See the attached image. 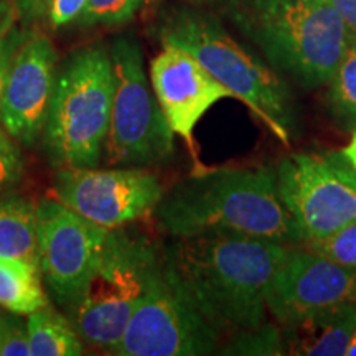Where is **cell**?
Here are the masks:
<instances>
[{"label": "cell", "instance_id": "29", "mask_svg": "<svg viewBox=\"0 0 356 356\" xmlns=\"http://www.w3.org/2000/svg\"><path fill=\"white\" fill-rule=\"evenodd\" d=\"M340 152L346 159V162H348L350 165L356 170V129L353 131V134H351V139L348 142V145L343 147Z\"/></svg>", "mask_w": 356, "mask_h": 356}, {"label": "cell", "instance_id": "19", "mask_svg": "<svg viewBox=\"0 0 356 356\" xmlns=\"http://www.w3.org/2000/svg\"><path fill=\"white\" fill-rule=\"evenodd\" d=\"M327 102L332 118L345 131L356 129V37L350 35L340 63L330 78Z\"/></svg>", "mask_w": 356, "mask_h": 356}, {"label": "cell", "instance_id": "2", "mask_svg": "<svg viewBox=\"0 0 356 356\" xmlns=\"http://www.w3.org/2000/svg\"><path fill=\"white\" fill-rule=\"evenodd\" d=\"M154 213L173 238L233 233L286 246L304 241L280 202L273 168H200L163 195Z\"/></svg>", "mask_w": 356, "mask_h": 356}, {"label": "cell", "instance_id": "23", "mask_svg": "<svg viewBox=\"0 0 356 356\" xmlns=\"http://www.w3.org/2000/svg\"><path fill=\"white\" fill-rule=\"evenodd\" d=\"M24 165L19 145L0 124V191L19 184L24 175Z\"/></svg>", "mask_w": 356, "mask_h": 356}, {"label": "cell", "instance_id": "4", "mask_svg": "<svg viewBox=\"0 0 356 356\" xmlns=\"http://www.w3.org/2000/svg\"><path fill=\"white\" fill-rule=\"evenodd\" d=\"M160 40L193 55L277 139L291 144L297 131V111L287 83L236 42L216 19L202 12L178 10L160 26Z\"/></svg>", "mask_w": 356, "mask_h": 356}, {"label": "cell", "instance_id": "5", "mask_svg": "<svg viewBox=\"0 0 356 356\" xmlns=\"http://www.w3.org/2000/svg\"><path fill=\"white\" fill-rule=\"evenodd\" d=\"M114 96L111 55L102 47L74 53L56 74L44 144L61 168L96 167L108 137Z\"/></svg>", "mask_w": 356, "mask_h": 356}, {"label": "cell", "instance_id": "15", "mask_svg": "<svg viewBox=\"0 0 356 356\" xmlns=\"http://www.w3.org/2000/svg\"><path fill=\"white\" fill-rule=\"evenodd\" d=\"M356 328V302L322 307L282 325L286 355L341 356Z\"/></svg>", "mask_w": 356, "mask_h": 356}, {"label": "cell", "instance_id": "6", "mask_svg": "<svg viewBox=\"0 0 356 356\" xmlns=\"http://www.w3.org/2000/svg\"><path fill=\"white\" fill-rule=\"evenodd\" d=\"M152 243L124 226L109 229L96 270L70 312L84 343L113 355L140 304L155 262Z\"/></svg>", "mask_w": 356, "mask_h": 356}, {"label": "cell", "instance_id": "30", "mask_svg": "<svg viewBox=\"0 0 356 356\" xmlns=\"http://www.w3.org/2000/svg\"><path fill=\"white\" fill-rule=\"evenodd\" d=\"M47 0H20V6L29 13H43Z\"/></svg>", "mask_w": 356, "mask_h": 356}, {"label": "cell", "instance_id": "25", "mask_svg": "<svg viewBox=\"0 0 356 356\" xmlns=\"http://www.w3.org/2000/svg\"><path fill=\"white\" fill-rule=\"evenodd\" d=\"M0 356H30L26 323H22L15 317H8L7 332L6 338H3V346Z\"/></svg>", "mask_w": 356, "mask_h": 356}, {"label": "cell", "instance_id": "17", "mask_svg": "<svg viewBox=\"0 0 356 356\" xmlns=\"http://www.w3.org/2000/svg\"><path fill=\"white\" fill-rule=\"evenodd\" d=\"M0 307L26 317L48 307L42 269L25 261L0 257Z\"/></svg>", "mask_w": 356, "mask_h": 356}, {"label": "cell", "instance_id": "31", "mask_svg": "<svg viewBox=\"0 0 356 356\" xmlns=\"http://www.w3.org/2000/svg\"><path fill=\"white\" fill-rule=\"evenodd\" d=\"M7 325H8V317H0V353H2L3 338H6Z\"/></svg>", "mask_w": 356, "mask_h": 356}, {"label": "cell", "instance_id": "14", "mask_svg": "<svg viewBox=\"0 0 356 356\" xmlns=\"http://www.w3.org/2000/svg\"><path fill=\"white\" fill-rule=\"evenodd\" d=\"M340 302H356V269L338 266L309 251L291 249L266 292V307L286 325Z\"/></svg>", "mask_w": 356, "mask_h": 356}, {"label": "cell", "instance_id": "13", "mask_svg": "<svg viewBox=\"0 0 356 356\" xmlns=\"http://www.w3.org/2000/svg\"><path fill=\"white\" fill-rule=\"evenodd\" d=\"M150 84L173 134L186 142L197 159L193 131L211 106L234 92L218 81L193 55L175 44H163L150 63Z\"/></svg>", "mask_w": 356, "mask_h": 356}, {"label": "cell", "instance_id": "24", "mask_svg": "<svg viewBox=\"0 0 356 356\" xmlns=\"http://www.w3.org/2000/svg\"><path fill=\"white\" fill-rule=\"evenodd\" d=\"M88 0H47L43 13L53 29H60L78 20Z\"/></svg>", "mask_w": 356, "mask_h": 356}, {"label": "cell", "instance_id": "32", "mask_svg": "<svg viewBox=\"0 0 356 356\" xmlns=\"http://www.w3.org/2000/svg\"><path fill=\"white\" fill-rule=\"evenodd\" d=\"M346 356H356V328H355L353 335H351L348 348H346Z\"/></svg>", "mask_w": 356, "mask_h": 356}, {"label": "cell", "instance_id": "27", "mask_svg": "<svg viewBox=\"0 0 356 356\" xmlns=\"http://www.w3.org/2000/svg\"><path fill=\"white\" fill-rule=\"evenodd\" d=\"M330 3L345 22L350 35L356 37V0H330Z\"/></svg>", "mask_w": 356, "mask_h": 356}, {"label": "cell", "instance_id": "9", "mask_svg": "<svg viewBox=\"0 0 356 356\" xmlns=\"http://www.w3.org/2000/svg\"><path fill=\"white\" fill-rule=\"evenodd\" d=\"M275 185L304 241L356 221V170L340 150L289 155L277 165Z\"/></svg>", "mask_w": 356, "mask_h": 356}, {"label": "cell", "instance_id": "10", "mask_svg": "<svg viewBox=\"0 0 356 356\" xmlns=\"http://www.w3.org/2000/svg\"><path fill=\"white\" fill-rule=\"evenodd\" d=\"M162 197L159 178L139 167L61 168L53 185V198L106 229L150 215Z\"/></svg>", "mask_w": 356, "mask_h": 356}, {"label": "cell", "instance_id": "28", "mask_svg": "<svg viewBox=\"0 0 356 356\" xmlns=\"http://www.w3.org/2000/svg\"><path fill=\"white\" fill-rule=\"evenodd\" d=\"M17 10L8 0H0V37L15 25Z\"/></svg>", "mask_w": 356, "mask_h": 356}, {"label": "cell", "instance_id": "16", "mask_svg": "<svg viewBox=\"0 0 356 356\" xmlns=\"http://www.w3.org/2000/svg\"><path fill=\"white\" fill-rule=\"evenodd\" d=\"M0 257L40 267L38 211L30 200H0Z\"/></svg>", "mask_w": 356, "mask_h": 356}, {"label": "cell", "instance_id": "21", "mask_svg": "<svg viewBox=\"0 0 356 356\" xmlns=\"http://www.w3.org/2000/svg\"><path fill=\"white\" fill-rule=\"evenodd\" d=\"M225 355H286L282 330L274 325L262 323L259 327L236 332L228 345L222 348Z\"/></svg>", "mask_w": 356, "mask_h": 356}, {"label": "cell", "instance_id": "8", "mask_svg": "<svg viewBox=\"0 0 356 356\" xmlns=\"http://www.w3.org/2000/svg\"><path fill=\"white\" fill-rule=\"evenodd\" d=\"M218 341L220 333L195 309L162 256L155 262L144 297L113 355H213Z\"/></svg>", "mask_w": 356, "mask_h": 356}, {"label": "cell", "instance_id": "22", "mask_svg": "<svg viewBox=\"0 0 356 356\" xmlns=\"http://www.w3.org/2000/svg\"><path fill=\"white\" fill-rule=\"evenodd\" d=\"M144 0H88L79 17L83 25H119L129 22Z\"/></svg>", "mask_w": 356, "mask_h": 356}, {"label": "cell", "instance_id": "20", "mask_svg": "<svg viewBox=\"0 0 356 356\" xmlns=\"http://www.w3.org/2000/svg\"><path fill=\"white\" fill-rule=\"evenodd\" d=\"M305 251L338 266L356 269V221L318 238L305 239Z\"/></svg>", "mask_w": 356, "mask_h": 356}, {"label": "cell", "instance_id": "18", "mask_svg": "<svg viewBox=\"0 0 356 356\" xmlns=\"http://www.w3.org/2000/svg\"><path fill=\"white\" fill-rule=\"evenodd\" d=\"M30 356H78L83 355L84 341L71 320L65 318L50 305L26 318Z\"/></svg>", "mask_w": 356, "mask_h": 356}, {"label": "cell", "instance_id": "26", "mask_svg": "<svg viewBox=\"0 0 356 356\" xmlns=\"http://www.w3.org/2000/svg\"><path fill=\"white\" fill-rule=\"evenodd\" d=\"M25 33L20 32L19 29H15V25L12 29H8L6 33L0 37V108H2V96H3V88H6L8 68L15 55L17 48L22 40H24Z\"/></svg>", "mask_w": 356, "mask_h": 356}, {"label": "cell", "instance_id": "11", "mask_svg": "<svg viewBox=\"0 0 356 356\" xmlns=\"http://www.w3.org/2000/svg\"><path fill=\"white\" fill-rule=\"evenodd\" d=\"M37 211L43 280L56 304L70 310L99 264L109 229L55 198L42 200Z\"/></svg>", "mask_w": 356, "mask_h": 356}, {"label": "cell", "instance_id": "1", "mask_svg": "<svg viewBox=\"0 0 356 356\" xmlns=\"http://www.w3.org/2000/svg\"><path fill=\"white\" fill-rule=\"evenodd\" d=\"M291 248L233 233L175 238L163 259L202 317L220 333L266 322V292Z\"/></svg>", "mask_w": 356, "mask_h": 356}, {"label": "cell", "instance_id": "7", "mask_svg": "<svg viewBox=\"0 0 356 356\" xmlns=\"http://www.w3.org/2000/svg\"><path fill=\"white\" fill-rule=\"evenodd\" d=\"M114 96L104 152L111 165H150L173 152L168 126L144 70L139 44L121 38L111 48Z\"/></svg>", "mask_w": 356, "mask_h": 356}, {"label": "cell", "instance_id": "12", "mask_svg": "<svg viewBox=\"0 0 356 356\" xmlns=\"http://www.w3.org/2000/svg\"><path fill=\"white\" fill-rule=\"evenodd\" d=\"M56 83V50L40 32L25 33L8 68L0 124L15 142L33 145L44 131Z\"/></svg>", "mask_w": 356, "mask_h": 356}, {"label": "cell", "instance_id": "3", "mask_svg": "<svg viewBox=\"0 0 356 356\" xmlns=\"http://www.w3.org/2000/svg\"><path fill=\"white\" fill-rule=\"evenodd\" d=\"M225 12L274 70L307 89L330 81L350 40L330 0H226Z\"/></svg>", "mask_w": 356, "mask_h": 356}]
</instances>
